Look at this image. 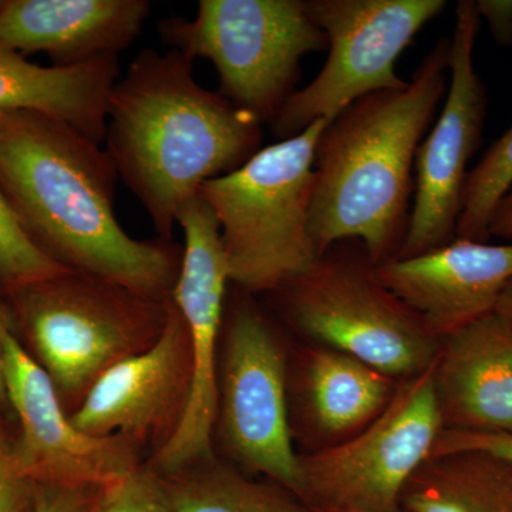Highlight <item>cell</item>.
<instances>
[{
    "instance_id": "1",
    "label": "cell",
    "mask_w": 512,
    "mask_h": 512,
    "mask_svg": "<svg viewBox=\"0 0 512 512\" xmlns=\"http://www.w3.org/2000/svg\"><path fill=\"white\" fill-rule=\"evenodd\" d=\"M117 180L107 151L66 121L0 114V191L33 245L74 274L168 301L183 248L138 241L120 227Z\"/></svg>"
},
{
    "instance_id": "2",
    "label": "cell",
    "mask_w": 512,
    "mask_h": 512,
    "mask_svg": "<svg viewBox=\"0 0 512 512\" xmlns=\"http://www.w3.org/2000/svg\"><path fill=\"white\" fill-rule=\"evenodd\" d=\"M261 126L221 93L204 89L192 60L173 49H146L111 90L104 150L158 239L173 241L185 202L261 150Z\"/></svg>"
},
{
    "instance_id": "3",
    "label": "cell",
    "mask_w": 512,
    "mask_h": 512,
    "mask_svg": "<svg viewBox=\"0 0 512 512\" xmlns=\"http://www.w3.org/2000/svg\"><path fill=\"white\" fill-rule=\"evenodd\" d=\"M450 49L443 37L404 89L362 97L326 123L309 218L319 255L340 241H359L376 265L399 255L412 217L416 154L446 97Z\"/></svg>"
},
{
    "instance_id": "4",
    "label": "cell",
    "mask_w": 512,
    "mask_h": 512,
    "mask_svg": "<svg viewBox=\"0 0 512 512\" xmlns=\"http://www.w3.org/2000/svg\"><path fill=\"white\" fill-rule=\"evenodd\" d=\"M3 298L69 416L107 370L160 339L170 302L70 271Z\"/></svg>"
},
{
    "instance_id": "5",
    "label": "cell",
    "mask_w": 512,
    "mask_h": 512,
    "mask_svg": "<svg viewBox=\"0 0 512 512\" xmlns=\"http://www.w3.org/2000/svg\"><path fill=\"white\" fill-rule=\"evenodd\" d=\"M326 120L261 148L232 173L202 185L220 222L229 279L251 295H268L318 259L309 228L315 150Z\"/></svg>"
},
{
    "instance_id": "6",
    "label": "cell",
    "mask_w": 512,
    "mask_h": 512,
    "mask_svg": "<svg viewBox=\"0 0 512 512\" xmlns=\"http://www.w3.org/2000/svg\"><path fill=\"white\" fill-rule=\"evenodd\" d=\"M376 268L359 241L336 242L268 296L313 345L356 357L393 379H412L434 365L441 340Z\"/></svg>"
},
{
    "instance_id": "7",
    "label": "cell",
    "mask_w": 512,
    "mask_h": 512,
    "mask_svg": "<svg viewBox=\"0 0 512 512\" xmlns=\"http://www.w3.org/2000/svg\"><path fill=\"white\" fill-rule=\"evenodd\" d=\"M158 32L192 62L210 60L222 96L261 124L296 92L302 57L328 50L305 0H201L194 19L161 20Z\"/></svg>"
},
{
    "instance_id": "8",
    "label": "cell",
    "mask_w": 512,
    "mask_h": 512,
    "mask_svg": "<svg viewBox=\"0 0 512 512\" xmlns=\"http://www.w3.org/2000/svg\"><path fill=\"white\" fill-rule=\"evenodd\" d=\"M284 345L255 295L235 288L225 305L214 439L248 473L303 498L301 454L289 419Z\"/></svg>"
},
{
    "instance_id": "9",
    "label": "cell",
    "mask_w": 512,
    "mask_h": 512,
    "mask_svg": "<svg viewBox=\"0 0 512 512\" xmlns=\"http://www.w3.org/2000/svg\"><path fill=\"white\" fill-rule=\"evenodd\" d=\"M328 37V59L318 76L296 90L269 124L278 141L330 121L350 104L383 90H400L396 62L414 37L446 9V0H305Z\"/></svg>"
},
{
    "instance_id": "10",
    "label": "cell",
    "mask_w": 512,
    "mask_h": 512,
    "mask_svg": "<svg viewBox=\"0 0 512 512\" xmlns=\"http://www.w3.org/2000/svg\"><path fill=\"white\" fill-rule=\"evenodd\" d=\"M443 431L433 366L400 380L392 402L346 443L301 454L303 500L313 508L396 512L404 485Z\"/></svg>"
},
{
    "instance_id": "11",
    "label": "cell",
    "mask_w": 512,
    "mask_h": 512,
    "mask_svg": "<svg viewBox=\"0 0 512 512\" xmlns=\"http://www.w3.org/2000/svg\"><path fill=\"white\" fill-rule=\"evenodd\" d=\"M177 224L183 228L185 244L171 301L190 332L192 382L180 426L150 463L163 476L214 457L218 356L231 284L220 222L200 194L181 207Z\"/></svg>"
},
{
    "instance_id": "12",
    "label": "cell",
    "mask_w": 512,
    "mask_h": 512,
    "mask_svg": "<svg viewBox=\"0 0 512 512\" xmlns=\"http://www.w3.org/2000/svg\"><path fill=\"white\" fill-rule=\"evenodd\" d=\"M480 23L476 0H460L450 37L446 100L417 150L412 217L396 259L426 254L456 239L468 163L480 147L487 114V89L474 66Z\"/></svg>"
},
{
    "instance_id": "13",
    "label": "cell",
    "mask_w": 512,
    "mask_h": 512,
    "mask_svg": "<svg viewBox=\"0 0 512 512\" xmlns=\"http://www.w3.org/2000/svg\"><path fill=\"white\" fill-rule=\"evenodd\" d=\"M0 342L9 409L19 421L13 450L33 484L100 488L141 466L140 448L124 437L74 429L52 379L20 340L2 293Z\"/></svg>"
},
{
    "instance_id": "14",
    "label": "cell",
    "mask_w": 512,
    "mask_h": 512,
    "mask_svg": "<svg viewBox=\"0 0 512 512\" xmlns=\"http://www.w3.org/2000/svg\"><path fill=\"white\" fill-rule=\"evenodd\" d=\"M191 382L190 332L170 298L160 339L107 370L70 421L87 436H120L157 453L183 420Z\"/></svg>"
},
{
    "instance_id": "15",
    "label": "cell",
    "mask_w": 512,
    "mask_h": 512,
    "mask_svg": "<svg viewBox=\"0 0 512 512\" xmlns=\"http://www.w3.org/2000/svg\"><path fill=\"white\" fill-rule=\"evenodd\" d=\"M376 271L443 340L495 311L512 279V244L456 238L426 254L377 265Z\"/></svg>"
},
{
    "instance_id": "16",
    "label": "cell",
    "mask_w": 512,
    "mask_h": 512,
    "mask_svg": "<svg viewBox=\"0 0 512 512\" xmlns=\"http://www.w3.org/2000/svg\"><path fill=\"white\" fill-rule=\"evenodd\" d=\"M399 382L339 350L305 346L288 366L289 419L301 454L353 439L386 410Z\"/></svg>"
},
{
    "instance_id": "17",
    "label": "cell",
    "mask_w": 512,
    "mask_h": 512,
    "mask_svg": "<svg viewBox=\"0 0 512 512\" xmlns=\"http://www.w3.org/2000/svg\"><path fill=\"white\" fill-rule=\"evenodd\" d=\"M147 0H0V49L67 67L117 56L140 35Z\"/></svg>"
},
{
    "instance_id": "18",
    "label": "cell",
    "mask_w": 512,
    "mask_h": 512,
    "mask_svg": "<svg viewBox=\"0 0 512 512\" xmlns=\"http://www.w3.org/2000/svg\"><path fill=\"white\" fill-rule=\"evenodd\" d=\"M433 379L443 430H512V330L497 313L441 340Z\"/></svg>"
},
{
    "instance_id": "19",
    "label": "cell",
    "mask_w": 512,
    "mask_h": 512,
    "mask_svg": "<svg viewBox=\"0 0 512 512\" xmlns=\"http://www.w3.org/2000/svg\"><path fill=\"white\" fill-rule=\"evenodd\" d=\"M119 80L117 56L76 66L43 67L0 49V114L36 111L66 121L96 144L104 143L107 106Z\"/></svg>"
},
{
    "instance_id": "20",
    "label": "cell",
    "mask_w": 512,
    "mask_h": 512,
    "mask_svg": "<svg viewBox=\"0 0 512 512\" xmlns=\"http://www.w3.org/2000/svg\"><path fill=\"white\" fill-rule=\"evenodd\" d=\"M410 512H512V466L483 451L430 456L404 485Z\"/></svg>"
},
{
    "instance_id": "21",
    "label": "cell",
    "mask_w": 512,
    "mask_h": 512,
    "mask_svg": "<svg viewBox=\"0 0 512 512\" xmlns=\"http://www.w3.org/2000/svg\"><path fill=\"white\" fill-rule=\"evenodd\" d=\"M160 476L173 512H316L284 485L256 480L215 456Z\"/></svg>"
},
{
    "instance_id": "22",
    "label": "cell",
    "mask_w": 512,
    "mask_h": 512,
    "mask_svg": "<svg viewBox=\"0 0 512 512\" xmlns=\"http://www.w3.org/2000/svg\"><path fill=\"white\" fill-rule=\"evenodd\" d=\"M512 187V126L468 171L456 238L488 242V225L497 205Z\"/></svg>"
},
{
    "instance_id": "23",
    "label": "cell",
    "mask_w": 512,
    "mask_h": 512,
    "mask_svg": "<svg viewBox=\"0 0 512 512\" xmlns=\"http://www.w3.org/2000/svg\"><path fill=\"white\" fill-rule=\"evenodd\" d=\"M66 271L33 245L0 191V293Z\"/></svg>"
},
{
    "instance_id": "24",
    "label": "cell",
    "mask_w": 512,
    "mask_h": 512,
    "mask_svg": "<svg viewBox=\"0 0 512 512\" xmlns=\"http://www.w3.org/2000/svg\"><path fill=\"white\" fill-rule=\"evenodd\" d=\"M89 512H173L163 478L150 464L97 488Z\"/></svg>"
},
{
    "instance_id": "25",
    "label": "cell",
    "mask_w": 512,
    "mask_h": 512,
    "mask_svg": "<svg viewBox=\"0 0 512 512\" xmlns=\"http://www.w3.org/2000/svg\"><path fill=\"white\" fill-rule=\"evenodd\" d=\"M35 484L16 458L13 443L0 436V512H33Z\"/></svg>"
},
{
    "instance_id": "26",
    "label": "cell",
    "mask_w": 512,
    "mask_h": 512,
    "mask_svg": "<svg viewBox=\"0 0 512 512\" xmlns=\"http://www.w3.org/2000/svg\"><path fill=\"white\" fill-rule=\"evenodd\" d=\"M456 451H483V453L503 458L512 466V430L495 431V433L443 430L434 444L431 456L456 453Z\"/></svg>"
},
{
    "instance_id": "27",
    "label": "cell",
    "mask_w": 512,
    "mask_h": 512,
    "mask_svg": "<svg viewBox=\"0 0 512 512\" xmlns=\"http://www.w3.org/2000/svg\"><path fill=\"white\" fill-rule=\"evenodd\" d=\"M97 488L35 485L33 512H89Z\"/></svg>"
},
{
    "instance_id": "28",
    "label": "cell",
    "mask_w": 512,
    "mask_h": 512,
    "mask_svg": "<svg viewBox=\"0 0 512 512\" xmlns=\"http://www.w3.org/2000/svg\"><path fill=\"white\" fill-rule=\"evenodd\" d=\"M476 10L495 43L512 46V0H476Z\"/></svg>"
},
{
    "instance_id": "29",
    "label": "cell",
    "mask_w": 512,
    "mask_h": 512,
    "mask_svg": "<svg viewBox=\"0 0 512 512\" xmlns=\"http://www.w3.org/2000/svg\"><path fill=\"white\" fill-rule=\"evenodd\" d=\"M488 237L512 241V187L495 208L493 218L488 225Z\"/></svg>"
},
{
    "instance_id": "30",
    "label": "cell",
    "mask_w": 512,
    "mask_h": 512,
    "mask_svg": "<svg viewBox=\"0 0 512 512\" xmlns=\"http://www.w3.org/2000/svg\"><path fill=\"white\" fill-rule=\"evenodd\" d=\"M494 312L497 313L512 330V279L508 282L507 286H505L504 291L501 292Z\"/></svg>"
},
{
    "instance_id": "31",
    "label": "cell",
    "mask_w": 512,
    "mask_h": 512,
    "mask_svg": "<svg viewBox=\"0 0 512 512\" xmlns=\"http://www.w3.org/2000/svg\"><path fill=\"white\" fill-rule=\"evenodd\" d=\"M0 409H9L8 396H6L5 380H3V353L0 342Z\"/></svg>"
},
{
    "instance_id": "32",
    "label": "cell",
    "mask_w": 512,
    "mask_h": 512,
    "mask_svg": "<svg viewBox=\"0 0 512 512\" xmlns=\"http://www.w3.org/2000/svg\"><path fill=\"white\" fill-rule=\"evenodd\" d=\"M313 508V507H312ZM316 512H359V511H350V510H338V508H315ZM396 512H410L404 510V508H399Z\"/></svg>"
},
{
    "instance_id": "33",
    "label": "cell",
    "mask_w": 512,
    "mask_h": 512,
    "mask_svg": "<svg viewBox=\"0 0 512 512\" xmlns=\"http://www.w3.org/2000/svg\"><path fill=\"white\" fill-rule=\"evenodd\" d=\"M0 436L5 437V431H3L2 426H0Z\"/></svg>"
}]
</instances>
